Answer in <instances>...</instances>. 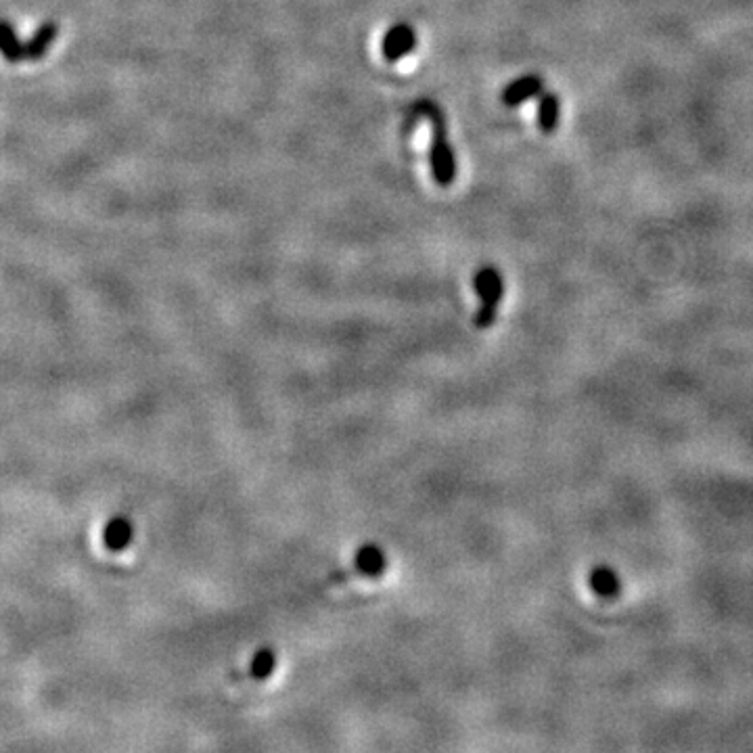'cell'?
I'll list each match as a JSON object with an SVG mask.
<instances>
[{"label":"cell","mask_w":753,"mask_h":753,"mask_svg":"<svg viewBox=\"0 0 753 753\" xmlns=\"http://www.w3.org/2000/svg\"><path fill=\"white\" fill-rule=\"evenodd\" d=\"M57 34H59V28L55 21H47V24H42L34 36L26 42V59L30 61H40L44 55H47V51L53 47V42L57 40Z\"/></svg>","instance_id":"cell-6"},{"label":"cell","mask_w":753,"mask_h":753,"mask_svg":"<svg viewBox=\"0 0 753 753\" xmlns=\"http://www.w3.org/2000/svg\"><path fill=\"white\" fill-rule=\"evenodd\" d=\"M590 584H592V590H595L601 597H613L620 588L618 576H615L609 567H599L597 572L590 576Z\"/></svg>","instance_id":"cell-11"},{"label":"cell","mask_w":753,"mask_h":753,"mask_svg":"<svg viewBox=\"0 0 753 753\" xmlns=\"http://www.w3.org/2000/svg\"><path fill=\"white\" fill-rule=\"evenodd\" d=\"M544 93V80L540 76L528 74L513 80L505 90L500 93V101L507 107H517L534 97H540Z\"/></svg>","instance_id":"cell-4"},{"label":"cell","mask_w":753,"mask_h":753,"mask_svg":"<svg viewBox=\"0 0 753 753\" xmlns=\"http://www.w3.org/2000/svg\"><path fill=\"white\" fill-rule=\"evenodd\" d=\"M415 111L419 116L427 118L431 122V149H429V164H431V174L436 178L440 187H450L456 180V155L452 145L448 143V134H446V118L444 111L440 109L438 103H433L429 99H423L415 105Z\"/></svg>","instance_id":"cell-1"},{"label":"cell","mask_w":753,"mask_h":753,"mask_svg":"<svg viewBox=\"0 0 753 753\" xmlns=\"http://www.w3.org/2000/svg\"><path fill=\"white\" fill-rule=\"evenodd\" d=\"M354 565L364 576H381L387 567V557L377 544H364L354 557Z\"/></svg>","instance_id":"cell-5"},{"label":"cell","mask_w":753,"mask_h":753,"mask_svg":"<svg viewBox=\"0 0 753 753\" xmlns=\"http://www.w3.org/2000/svg\"><path fill=\"white\" fill-rule=\"evenodd\" d=\"M561 99L557 93H542L538 101V128L544 134H553L559 128Z\"/></svg>","instance_id":"cell-7"},{"label":"cell","mask_w":753,"mask_h":753,"mask_svg":"<svg viewBox=\"0 0 753 753\" xmlns=\"http://www.w3.org/2000/svg\"><path fill=\"white\" fill-rule=\"evenodd\" d=\"M277 668V655L272 649H260L249 664V676L256 680L268 678Z\"/></svg>","instance_id":"cell-10"},{"label":"cell","mask_w":753,"mask_h":753,"mask_svg":"<svg viewBox=\"0 0 753 753\" xmlns=\"http://www.w3.org/2000/svg\"><path fill=\"white\" fill-rule=\"evenodd\" d=\"M103 542L111 551L126 549L132 542V523L126 517H113L103 530Z\"/></svg>","instance_id":"cell-8"},{"label":"cell","mask_w":753,"mask_h":753,"mask_svg":"<svg viewBox=\"0 0 753 753\" xmlns=\"http://www.w3.org/2000/svg\"><path fill=\"white\" fill-rule=\"evenodd\" d=\"M0 55L9 63H19L26 59V44H21L9 21L0 19Z\"/></svg>","instance_id":"cell-9"},{"label":"cell","mask_w":753,"mask_h":753,"mask_svg":"<svg viewBox=\"0 0 753 753\" xmlns=\"http://www.w3.org/2000/svg\"><path fill=\"white\" fill-rule=\"evenodd\" d=\"M473 287L479 295V300H482V308H479L475 316V325L486 329L496 318V308L502 300V295H505V281H502V275L494 266H484L475 275Z\"/></svg>","instance_id":"cell-2"},{"label":"cell","mask_w":753,"mask_h":753,"mask_svg":"<svg viewBox=\"0 0 753 753\" xmlns=\"http://www.w3.org/2000/svg\"><path fill=\"white\" fill-rule=\"evenodd\" d=\"M415 47H417V34H415V30L410 28L408 24H398V26H394L390 32L385 34V38L381 42V53H383V57L387 61L396 63L402 57L413 53Z\"/></svg>","instance_id":"cell-3"}]
</instances>
